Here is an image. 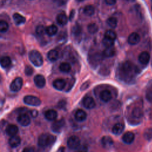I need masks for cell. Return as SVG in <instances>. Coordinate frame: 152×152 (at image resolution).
<instances>
[{
    "label": "cell",
    "mask_w": 152,
    "mask_h": 152,
    "mask_svg": "<svg viewBox=\"0 0 152 152\" xmlns=\"http://www.w3.org/2000/svg\"><path fill=\"white\" fill-rule=\"evenodd\" d=\"M134 134L132 132H126L122 136V141L126 144H131L134 140Z\"/></svg>",
    "instance_id": "ffe728a7"
},
{
    "label": "cell",
    "mask_w": 152,
    "mask_h": 152,
    "mask_svg": "<svg viewBox=\"0 0 152 152\" xmlns=\"http://www.w3.org/2000/svg\"><path fill=\"white\" fill-rule=\"evenodd\" d=\"M45 116L48 121H54L56 119L58 116L57 112L53 109H49L46 111L45 113Z\"/></svg>",
    "instance_id": "ac0fdd59"
},
{
    "label": "cell",
    "mask_w": 152,
    "mask_h": 152,
    "mask_svg": "<svg viewBox=\"0 0 152 152\" xmlns=\"http://www.w3.org/2000/svg\"><path fill=\"white\" fill-rule=\"evenodd\" d=\"M11 64V60L10 58L8 56H2L0 59V65L2 68H7Z\"/></svg>",
    "instance_id": "d4e9b609"
},
{
    "label": "cell",
    "mask_w": 152,
    "mask_h": 152,
    "mask_svg": "<svg viewBox=\"0 0 152 152\" xmlns=\"http://www.w3.org/2000/svg\"><path fill=\"white\" fill-rule=\"evenodd\" d=\"M132 115L135 118H140L142 116V111L140 107H135L132 111Z\"/></svg>",
    "instance_id": "4dcf8cb0"
},
{
    "label": "cell",
    "mask_w": 152,
    "mask_h": 152,
    "mask_svg": "<svg viewBox=\"0 0 152 152\" xmlns=\"http://www.w3.org/2000/svg\"><path fill=\"white\" fill-rule=\"evenodd\" d=\"M23 101L26 104L30 106H38L41 104V100L39 98L31 95L26 96L23 99Z\"/></svg>",
    "instance_id": "277c9868"
},
{
    "label": "cell",
    "mask_w": 152,
    "mask_h": 152,
    "mask_svg": "<svg viewBox=\"0 0 152 152\" xmlns=\"http://www.w3.org/2000/svg\"><path fill=\"white\" fill-rule=\"evenodd\" d=\"M5 131L7 135L11 137L17 135V134L18 132V128L17 126H16L15 125L10 124L7 126Z\"/></svg>",
    "instance_id": "5bb4252c"
},
{
    "label": "cell",
    "mask_w": 152,
    "mask_h": 152,
    "mask_svg": "<svg viewBox=\"0 0 152 152\" xmlns=\"http://www.w3.org/2000/svg\"><path fill=\"white\" fill-rule=\"evenodd\" d=\"M33 72V69L30 66H27L25 68V73L27 75H31Z\"/></svg>",
    "instance_id": "f35d334b"
},
{
    "label": "cell",
    "mask_w": 152,
    "mask_h": 152,
    "mask_svg": "<svg viewBox=\"0 0 152 152\" xmlns=\"http://www.w3.org/2000/svg\"><path fill=\"white\" fill-rule=\"evenodd\" d=\"M101 142L103 147L106 148H109L111 147L113 144V140L109 136H104L102 137Z\"/></svg>",
    "instance_id": "9a60e30c"
},
{
    "label": "cell",
    "mask_w": 152,
    "mask_h": 152,
    "mask_svg": "<svg viewBox=\"0 0 152 152\" xmlns=\"http://www.w3.org/2000/svg\"><path fill=\"white\" fill-rule=\"evenodd\" d=\"M115 54V49L112 47H107L104 50L103 52V55L105 57L110 58L113 56Z\"/></svg>",
    "instance_id": "4316f807"
},
{
    "label": "cell",
    "mask_w": 152,
    "mask_h": 152,
    "mask_svg": "<svg viewBox=\"0 0 152 152\" xmlns=\"http://www.w3.org/2000/svg\"><path fill=\"white\" fill-rule=\"evenodd\" d=\"M137 72V68L133 64L129 62H125L120 67L119 75L121 78L124 80L131 81L135 77Z\"/></svg>",
    "instance_id": "6da1fadb"
},
{
    "label": "cell",
    "mask_w": 152,
    "mask_h": 152,
    "mask_svg": "<svg viewBox=\"0 0 152 152\" xmlns=\"http://www.w3.org/2000/svg\"><path fill=\"white\" fill-rule=\"evenodd\" d=\"M36 32L40 36H43L44 34L46 33V28H45L43 26L40 25L37 27L36 29Z\"/></svg>",
    "instance_id": "e575fe53"
},
{
    "label": "cell",
    "mask_w": 152,
    "mask_h": 152,
    "mask_svg": "<svg viewBox=\"0 0 152 152\" xmlns=\"http://www.w3.org/2000/svg\"><path fill=\"white\" fill-rule=\"evenodd\" d=\"M59 68L60 71L63 72H68L71 69V65L68 62H62V63H61L60 64Z\"/></svg>",
    "instance_id": "83f0119b"
},
{
    "label": "cell",
    "mask_w": 152,
    "mask_h": 152,
    "mask_svg": "<svg viewBox=\"0 0 152 152\" xmlns=\"http://www.w3.org/2000/svg\"><path fill=\"white\" fill-rule=\"evenodd\" d=\"M80 140L78 137L75 135L70 137L67 141V145L70 149H77L80 147Z\"/></svg>",
    "instance_id": "8992f818"
},
{
    "label": "cell",
    "mask_w": 152,
    "mask_h": 152,
    "mask_svg": "<svg viewBox=\"0 0 152 152\" xmlns=\"http://www.w3.org/2000/svg\"><path fill=\"white\" fill-rule=\"evenodd\" d=\"M58 31V27L55 25H50L46 28V33L50 36H52L55 35Z\"/></svg>",
    "instance_id": "484cf974"
},
{
    "label": "cell",
    "mask_w": 152,
    "mask_h": 152,
    "mask_svg": "<svg viewBox=\"0 0 152 152\" xmlns=\"http://www.w3.org/2000/svg\"><path fill=\"white\" fill-rule=\"evenodd\" d=\"M56 141V137L50 134H41L37 141L38 145L42 148L48 147L52 145Z\"/></svg>",
    "instance_id": "7a4b0ae2"
},
{
    "label": "cell",
    "mask_w": 152,
    "mask_h": 152,
    "mask_svg": "<svg viewBox=\"0 0 152 152\" xmlns=\"http://www.w3.org/2000/svg\"><path fill=\"white\" fill-rule=\"evenodd\" d=\"M47 57H48V58L49 61H50L52 62H54V61H56L58 59L59 53H58L57 50L52 49V50H50L48 52V55H47Z\"/></svg>",
    "instance_id": "cb8c5ba5"
},
{
    "label": "cell",
    "mask_w": 152,
    "mask_h": 152,
    "mask_svg": "<svg viewBox=\"0 0 152 152\" xmlns=\"http://www.w3.org/2000/svg\"><path fill=\"white\" fill-rule=\"evenodd\" d=\"M34 83L38 88H43L45 86L46 80L42 75L38 74L34 77Z\"/></svg>",
    "instance_id": "30bf717a"
},
{
    "label": "cell",
    "mask_w": 152,
    "mask_h": 152,
    "mask_svg": "<svg viewBox=\"0 0 152 152\" xmlns=\"http://www.w3.org/2000/svg\"><path fill=\"white\" fill-rule=\"evenodd\" d=\"M103 45L106 46V48L107 47H111L113 46L114 45V40H112L110 39H108L106 37H104V39H103Z\"/></svg>",
    "instance_id": "8d00e7d4"
},
{
    "label": "cell",
    "mask_w": 152,
    "mask_h": 152,
    "mask_svg": "<svg viewBox=\"0 0 152 152\" xmlns=\"http://www.w3.org/2000/svg\"><path fill=\"white\" fill-rule=\"evenodd\" d=\"M30 115L32 118H36L38 115V112L37 110H32L30 111Z\"/></svg>",
    "instance_id": "60d3db41"
},
{
    "label": "cell",
    "mask_w": 152,
    "mask_h": 152,
    "mask_svg": "<svg viewBox=\"0 0 152 152\" xmlns=\"http://www.w3.org/2000/svg\"><path fill=\"white\" fill-rule=\"evenodd\" d=\"M18 122L22 126H28L30 123V119L28 115L25 113L20 114L17 117Z\"/></svg>",
    "instance_id": "ba28073f"
},
{
    "label": "cell",
    "mask_w": 152,
    "mask_h": 152,
    "mask_svg": "<svg viewBox=\"0 0 152 152\" xmlns=\"http://www.w3.org/2000/svg\"><path fill=\"white\" fill-rule=\"evenodd\" d=\"M104 37L112 40H115V39L116 38V34L115 32L113 31V30H109L105 32Z\"/></svg>",
    "instance_id": "f546056e"
},
{
    "label": "cell",
    "mask_w": 152,
    "mask_h": 152,
    "mask_svg": "<svg viewBox=\"0 0 152 152\" xmlns=\"http://www.w3.org/2000/svg\"><path fill=\"white\" fill-rule=\"evenodd\" d=\"M124 128H125V126L123 124L117 123L113 126L112 128V131L113 134L115 135H119L122 132Z\"/></svg>",
    "instance_id": "d6986e66"
},
{
    "label": "cell",
    "mask_w": 152,
    "mask_h": 152,
    "mask_svg": "<svg viewBox=\"0 0 152 152\" xmlns=\"http://www.w3.org/2000/svg\"><path fill=\"white\" fill-rule=\"evenodd\" d=\"M151 10H152V7H151Z\"/></svg>",
    "instance_id": "bcb514c9"
},
{
    "label": "cell",
    "mask_w": 152,
    "mask_h": 152,
    "mask_svg": "<svg viewBox=\"0 0 152 152\" xmlns=\"http://www.w3.org/2000/svg\"><path fill=\"white\" fill-rule=\"evenodd\" d=\"M12 18H13L14 23L17 25H20L21 24L24 23L26 21V18L24 16H23L22 15H21L20 14L17 13V12H15L13 14Z\"/></svg>",
    "instance_id": "7402d4cb"
},
{
    "label": "cell",
    "mask_w": 152,
    "mask_h": 152,
    "mask_svg": "<svg viewBox=\"0 0 152 152\" xmlns=\"http://www.w3.org/2000/svg\"><path fill=\"white\" fill-rule=\"evenodd\" d=\"M83 106L88 109H93V107H95L96 106V102L90 96H87L84 98L83 101Z\"/></svg>",
    "instance_id": "9c48e42d"
},
{
    "label": "cell",
    "mask_w": 152,
    "mask_h": 152,
    "mask_svg": "<svg viewBox=\"0 0 152 152\" xmlns=\"http://www.w3.org/2000/svg\"><path fill=\"white\" fill-rule=\"evenodd\" d=\"M126 1H134V0H126Z\"/></svg>",
    "instance_id": "f6af8a7d"
},
{
    "label": "cell",
    "mask_w": 152,
    "mask_h": 152,
    "mask_svg": "<svg viewBox=\"0 0 152 152\" xmlns=\"http://www.w3.org/2000/svg\"><path fill=\"white\" fill-rule=\"evenodd\" d=\"M56 21L60 26H64L68 22V18L65 14L60 13L56 17Z\"/></svg>",
    "instance_id": "603a6c76"
},
{
    "label": "cell",
    "mask_w": 152,
    "mask_h": 152,
    "mask_svg": "<svg viewBox=\"0 0 152 152\" xmlns=\"http://www.w3.org/2000/svg\"><path fill=\"white\" fill-rule=\"evenodd\" d=\"M87 113L82 109H78L75 113V118L78 122H83L86 119Z\"/></svg>",
    "instance_id": "2e32d148"
},
{
    "label": "cell",
    "mask_w": 152,
    "mask_h": 152,
    "mask_svg": "<svg viewBox=\"0 0 152 152\" xmlns=\"http://www.w3.org/2000/svg\"><path fill=\"white\" fill-rule=\"evenodd\" d=\"M9 28V25L8 23L4 20H0V32H6Z\"/></svg>",
    "instance_id": "1f68e13d"
},
{
    "label": "cell",
    "mask_w": 152,
    "mask_h": 152,
    "mask_svg": "<svg viewBox=\"0 0 152 152\" xmlns=\"http://www.w3.org/2000/svg\"><path fill=\"white\" fill-rule=\"evenodd\" d=\"M94 8L93 5H88L85 7L84 8V13L88 16H91L94 13Z\"/></svg>",
    "instance_id": "f1b7e54d"
},
{
    "label": "cell",
    "mask_w": 152,
    "mask_h": 152,
    "mask_svg": "<svg viewBox=\"0 0 152 152\" xmlns=\"http://www.w3.org/2000/svg\"><path fill=\"white\" fill-rule=\"evenodd\" d=\"M144 138L147 140H150L152 138V128H147L144 133Z\"/></svg>",
    "instance_id": "d590c367"
},
{
    "label": "cell",
    "mask_w": 152,
    "mask_h": 152,
    "mask_svg": "<svg viewBox=\"0 0 152 152\" xmlns=\"http://www.w3.org/2000/svg\"><path fill=\"white\" fill-rule=\"evenodd\" d=\"M80 31H81V28L79 26H76L73 27V33L75 35L78 36L80 33Z\"/></svg>",
    "instance_id": "ab89813d"
},
{
    "label": "cell",
    "mask_w": 152,
    "mask_h": 152,
    "mask_svg": "<svg viewBox=\"0 0 152 152\" xmlns=\"http://www.w3.org/2000/svg\"><path fill=\"white\" fill-rule=\"evenodd\" d=\"M150 59V55L147 52H141L138 57L139 62L142 65H147Z\"/></svg>",
    "instance_id": "4fadbf2b"
},
{
    "label": "cell",
    "mask_w": 152,
    "mask_h": 152,
    "mask_svg": "<svg viewBox=\"0 0 152 152\" xmlns=\"http://www.w3.org/2000/svg\"><path fill=\"white\" fill-rule=\"evenodd\" d=\"M87 30L91 34H94L98 31V27L95 23H91L88 26Z\"/></svg>",
    "instance_id": "836d02e7"
},
{
    "label": "cell",
    "mask_w": 152,
    "mask_h": 152,
    "mask_svg": "<svg viewBox=\"0 0 152 152\" xmlns=\"http://www.w3.org/2000/svg\"><path fill=\"white\" fill-rule=\"evenodd\" d=\"M100 97L102 101L104 102H108L112 99V93L109 90H103L100 94Z\"/></svg>",
    "instance_id": "44dd1931"
},
{
    "label": "cell",
    "mask_w": 152,
    "mask_h": 152,
    "mask_svg": "<svg viewBox=\"0 0 152 152\" xmlns=\"http://www.w3.org/2000/svg\"><path fill=\"white\" fill-rule=\"evenodd\" d=\"M10 145L12 148H15L18 147L21 142V139L17 135H14L11 136V138L9 139L8 141Z\"/></svg>",
    "instance_id": "e0dca14e"
},
{
    "label": "cell",
    "mask_w": 152,
    "mask_h": 152,
    "mask_svg": "<svg viewBox=\"0 0 152 152\" xmlns=\"http://www.w3.org/2000/svg\"><path fill=\"white\" fill-rule=\"evenodd\" d=\"M23 151L25 152H32L34 151V149L31 147H27L23 150Z\"/></svg>",
    "instance_id": "7bdbcfd3"
},
{
    "label": "cell",
    "mask_w": 152,
    "mask_h": 152,
    "mask_svg": "<svg viewBox=\"0 0 152 152\" xmlns=\"http://www.w3.org/2000/svg\"><path fill=\"white\" fill-rule=\"evenodd\" d=\"M77 2H81V1H83V0H76Z\"/></svg>",
    "instance_id": "ee69618b"
},
{
    "label": "cell",
    "mask_w": 152,
    "mask_h": 152,
    "mask_svg": "<svg viewBox=\"0 0 152 152\" xmlns=\"http://www.w3.org/2000/svg\"><path fill=\"white\" fill-rule=\"evenodd\" d=\"M145 97L148 101L151 102H152V87H149L146 91Z\"/></svg>",
    "instance_id": "74e56055"
},
{
    "label": "cell",
    "mask_w": 152,
    "mask_h": 152,
    "mask_svg": "<svg viewBox=\"0 0 152 152\" xmlns=\"http://www.w3.org/2000/svg\"><path fill=\"white\" fill-rule=\"evenodd\" d=\"M65 125V121L63 119L55 121L51 125V129L54 132H60Z\"/></svg>",
    "instance_id": "52a82bcc"
},
{
    "label": "cell",
    "mask_w": 152,
    "mask_h": 152,
    "mask_svg": "<svg viewBox=\"0 0 152 152\" xmlns=\"http://www.w3.org/2000/svg\"><path fill=\"white\" fill-rule=\"evenodd\" d=\"M28 57L30 61L34 66L38 67L40 66L43 64V57L41 53L36 50H33L30 51L28 55Z\"/></svg>",
    "instance_id": "3957f363"
},
{
    "label": "cell",
    "mask_w": 152,
    "mask_h": 152,
    "mask_svg": "<svg viewBox=\"0 0 152 152\" xmlns=\"http://www.w3.org/2000/svg\"><path fill=\"white\" fill-rule=\"evenodd\" d=\"M140 40V37L137 33H132L128 38V42L131 45H135L139 43Z\"/></svg>",
    "instance_id": "7c38bea8"
},
{
    "label": "cell",
    "mask_w": 152,
    "mask_h": 152,
    "mask_svg": "<svg viewBox=\"0 0 152 152\" xmlns=\"http://www.w3.org/2000/svg\"><path fill=\"white\" fill-rule=\"evenodd\" d=\"M107 24L111 28H115L117 26L118 21L116 18L110 17L107 20Z\"/></svg>",
    "instance_id": "d6a6232c"
},
{
    "label": "cell",
    "mask_w": 152,
    "mask_h": 152,
    "mask_svg": "<svg viewBox=\"0 0 152 152\" xmlns=\"http://www.w3.org/2000/svg\"><path fill=\"white\" fill-rule=\"evenodd\" d=\"M66 86V82L65 80L62 78H58L53 81V86L58 90H62Z\"/></svg>",
    "instance_id": "8fae6325"
},
{
    "label": "cell",
    "mask_w": 152,
    "mask_h": 152,
    "mask_svg": "<svg viewBox=\"0 0 152 152\" xmlns=\"http://www.w3.org/2000/svg\"><path fill=\"white\" fill-rule=\"evenodd\" d=\"M106 3L109 5H113L116 4V0H104Z\"/></svg>",
    "instance_id": "b9f144b4"
},
{
    "label": "cell",
    "mask_w": 152,
    "mask_h": 152,
    "mask_svg": "<svg viewBox=\"0 0 152 152\" xmlns=\"http://www.w3.org/2000/svg\"><path fill=\"white\" fill-rule=\"evenodd\" d=\"M23 81L21 77L15 78L10 84V90L14 92L20 91L23 86Z\"/></svg>",
    "instance_id": "5b68a950"
}]
</instances>
